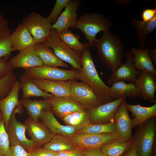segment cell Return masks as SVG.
I'll return each mask as SVG.
<instances>
[{"label": "cell", "mask_w": 156, "mask_h": 156, "mask_svg": "<svg viewBox=\"0 0 156 156\" xmlns=\"http://www.w3.org/2000/svg\"><path fill=\"white\" fill-rule=\"evenodd\" d=\"M126 61L122 64L113 72L107 81V83L111 86L114 83L120 80L127 81L129 83L134 82L140 71L135 68L133 62V55L130 50L126 53Z\"/></svg>", "instance_id": "obj_13"}, {"label": "cell", "mask_w": 156, "mask_h": 156, "mask_svg": "<svg viewBox=\"0 0 156 156\" xmlns=\"http://www.w3.org/2000/svg\"><path fill=\"white\" fill-rule=\"evenodd\" d=\"M131 143L138 156H151L156 143V118L152 117L137 126Z\"/></svg>", "instance_id": "obj_3"}, {"label": "cell", "mask_w": 156, "mask_h": 156, "mask_svg": "<svg viewBox=\"0 0 156 156\" xmlns=\"http://www.w3.org/2000/svg\"><path fill=\"white\" fill-rule=\"evenodd\" d=\"M133 146L131 142L117 139L105 144L100 149L104 156H121Z\"/></svg>", "instance_id": "obj_30"}, {"label": "cell", "mask_w": 156, "mask_h": 156, "mask_svg": "<svg viewBox=\"0 0 156 156\" xmlns=\"http://www.w3.org/2000/svg\"><path fill=\"white\" fill-rule=\"evenodd\" d=\"M44 100L49 102L53 114L61 119L74 112L86 109L82 105L69 97H57L53 95Z\"/></svg>", "instance_id": "obj_14"}, {"label": "cell", "mask_w": 156, "mask_h": 156, "mask_svg": "<svg viewBox=\"0 0 156 156\" xmlns=\"http://www.w3.org/2000/svg\"><path fill=\"white\" fill-rule=\"evenodd\" d=\"M116 127L114 121L105 124H92L88 125L77 131L76 133H110L116 134Z\"/></svg>", "instance_id": "obj_34"}, {"label": "cell", "mask_w": 156, "mask_h": 156, "mask_svg": "<svg viewBox=\"0 0 156 156\" xmlns=\"http://www.w3.org/2000/svg\"><path fill=\"white\" fill-rule=\"evenodd\" d=\"M44 148L51 151L60 152L73 150L76 148L71 139L60 134H55Z\"/></svg>", "instance_id": "obj_32"}, {"label": "cell", "mask_w": 156, "mask_h": 156, "mask_svg": "<svg viewBox=\"0 0 156 156\" xmlns=\"http://www.w3.org/2000/svg\"><path fill=\"white\" fill-rule=\"evenodd\" d=\"M42 43L52 49L56 56L63 61L67 62L78 70L81 68V53L72 49L64 43L55 29H51L49 38Z\"/></svg>", "instance_id": "obj_5"}, {"label": "cell", "mask_w": 156, "mask_h": 156, "mask_svg": "<svg viewBox=\"0 0 156 156\" xmlns=\"http://www.w3.org/2000/svg\"><path fill=\"white\" fill-rule=\"evenodd\" d=\"M90 43L96 48L101 61L112 72L122 64L124 52L122 42L119 37L109 30L103 31L99 38Z\"/></svg>", "instance_id": "obj_2"}, {"label": "cell", "mask_w": 156, "mask_h": 156, "mask_svg": "<svg viewBox=\"0 0 156 156\" xmlns=\"http://www.w3.org/2000/svg\"><path fill=\"white\" fill-rule=\"evenodd\" d=\"M111 21L103 14L94 12L86 13L77 19L73 28L81 30L86 40L91 43L96 39V35L101 31L109 30Z\"/></svg>", "instance_id": "obj_4"}, {"label": "cell", "mask_w": 156, "mask_h": 156, "mask_svg": "<svg viewBox=\"0 0 156 156\" xmlns=\"http://www.w3.org/2000/svg\"><path fill=\"white\" fill-rule=\"evenodd\" d=\"M14 68H22L25 69L41 66L43 63L36 53L33 46L20 51L9 60Z\"/></svg>", "instance_id": "obj_17"}, {"label": "cell", "mask_w": 156, "mask_h": 156, "mask_svg": "<svg viewBox=\"0 0 156 156\" xmlns=\"http://www.w3.org/2000/svg\"><path fill=\"white\" fill-rule=\"evenodd\" d=\"M127 108L134 118L132 120L133 128H135L150 118L156 116V103L151 106L144 107L140 104L131 105L127 103Z\"/></svg>", "instance_id": "obj_25"}, {"label": "cell", "mask_w": 156, "mask_h": 156, "mask_svg": "<svg viewBox=\"0 0 156 156\" xmlns=\"http://www.w3.org/2000/svg\"><path fill=\"white\" fill-rule=\"evenodd\" d=\"M69 81L71 93L69 97L71 99L82 105L88 110L102 104L92 89L88 84L75 80Z\"/></svg>", "instance_id": "obj_9"}, {"label": "cell", "mask_w": 156, "mask_h": 156, "mask_svg": "<svg viewBox=\"0 0 156 156\" xmlns=\"http://www.w3.org/2000/svg\"><path fill=\"white\" fill-rule=\"evenodd\" d=\"M1 113V110L0 109V114Z\"/></svg>", "instance_id": "obj_50"}, {"label": "cell", "mask_w": 156, "mask_h": 156, "mask_svg": "<svg viewBox=\"0 0 156 156\" xmlns=\"http://www.w3.org/2000/svg\"><path fill=\"white\" fill-rule=\"evenodd\" d=\"M11 48L12 51H21L33 46L35 44L33 38L25 26L19 24L10 35Z\"/></svg>", "instance_id": "obj_22"}, {"label": "cell", "mask_w": 156, "mask_h": 156, "mask_svg": "<svg viewBox=\"0 0 156 156\" xmlns=\"http://www.w3.org/2000/svg\"><path fill=\"white\" fill-rule=\"evenodd\" d=\"M127 98L126 96H123L88 110L90 124H105L114 121V115L119 106Z\"/></svg>", "instance_id": "obj_11"}, {"label": "cell", "mask_w": 156, "mask_h": 156, "mask_svg": "<svg viewBox=\"0 0 156 156\" xmlns=\"http://www.w3.org/2000/svg\"><path fill=\"white\" fill-rule=\"evenodd\" d=\"M16 80V77L13 71L0 80V99L8 95Z\"/></svg>", "instance_id": "obj_35"}, {"label": "cell", "mask_w": 156, "mask_h": 156, "mask_svg": "<svg viewBox=\"0 0 156 156\" xmlns=\"http://www.w3.org/2000/svg\"><path fill=\"white\" fill-rule=\"evenodd\" d=\"M83 156H104L100 148L88 149Z\"/></svg>", "instance_id": "obj_45"}, {"label": "cell", "mask_w": 156, "mask_h": 156, "mask_svg": "<svg viewBox=\"0 0 156 156\" xmlns=\"http://www.w3.org/2000/svg\"><path fill=\"white\" fill-rule=\"evenodd\" d=\"M23 124L34 144V148L44 145L55 135L42 122L39 121H35L28 117Z\"/></svg>", "instance_id": "obj_16"}, {"label": "cell", "mask_w": 156, "mask_h": 156, "mask_svg": "<svg viewBox=\"0 0 156 156\" xmlns=\"http://www.w3.org/2000/svg\"><path fill=\"white\" fill-rule=\"evenodd\" d=\"M40 89L53 96L69 97L71 93L70 81H54L41 79H32Z\"/></svg>", "instance_id": "obj_20"}, {"label": "cell", "mask_w": 156, "mask_h": 156, "mask_svg": "<svg viewBox=\"0 0 156 156\" xmlns=\"http://www.w3.org/2000/svg\"><path fill=\"white\" fill-rule=\"evenodd\" d=\"M10 145L3 118L0 120V156H5Z\"/></svg>", "instance_id": "obj_36"}, {"label": "cell", "mask_w": 156, "mask_h": 156, "mask_svg": "<svg viewBox=\"0 0 156 156\" xmlns=\"http://www.w3.org/2000/svg\"><path fill=\"white\" fill-rule=\"evenodd\" d=\"M20 88L19 82L16 80L8 95L5 98L0 99V109L3 115L5 129L14 109L16 107H23L18 99V92Z\"/></svg>", "instance_id": "obj_18"}, {"label": "cell", "mask_w": 156, "mask_h": 156, "mask_svg": "<svg viewBox=\"0 0 156 156\" xmlns=\"http://www.w3.org/2000/svg\"><path fill=\"white\" fill-rule=\"evenodd\" d=\"M81 3L78 0H70L56 22L52 25L51 29H55L60 34L64 31L73 28L77 19V11Z\"/></svg>", "instance_id": "obj_15"}, {"label": "cell", "mask_w": 156, "mask_h": 156, "mask_svg": "<svg viewBox=\"0 0 156 156\" xmlns=\"http://www.w3.org/2000/svg\"><path fill=\"white\" fill-rule=\"evenodd\" d=\"M39 119L54 134H60L71 138L77 131L73 127L60 124L50 109H44L40 115Z\"/></svg>", "instance_id": "obj_19"}, {"label": "cell", "mask_w": 156, "mask_h": 156, "mask_svg": "<svg viewBox=\"0 0 156 156\" xmlns=\"http://www.w3.org/2000/svg\"><path fill=\"white\" fill-rule=\"evenodd\" d=\"M78 71L66 70L43 64L25 69L24 74L32 79H41L54 81L75 80Z\"/></svg>", "instance_id": "obj_8"}, {"label": "cell", "mask_w": 156, "mask_h": 156, "mask_svg": "<svg viewBox=\"0 0 156 156\" xmlns=\"http://www.w3.org/2000/svg\"><path fill=\"white\" fill-rule=\"evenodd\" d=\"M61 40L72 49L81 53L84 48L85 43H82L79 41V35H77L70 29L61 32L60 34Z\"/></svg>", "instance_id": "obj_33"}, {"label": "cell", "mask_w": 156, "mask_h": 156, "mask_svg": "<svg viewBox=\"0 0 156 156\" xmlns=\"http://www.w3.org/2000/svg\"><path fill=\"white\" fill-rule=\"evenodd\" d=\"M131 25L135 28L137 38L141 49L145 47L147 36L156 29V15L151 20L146 22L141 21L137 18L131 22Z\"/></svg>", "instance_id": "obj_27"}, {"label": "cell", "mask_w": 156, "mask_h": 156, "mask_svg": "<svg viewBox=\"0 0 156 156\" xmlns=\"http://www.w3.org/2000/svg\"><path fill=\"white\" fill-rule=\"evenodd\" d=\"M37 55L42 61L43 64L48 66L67 68L68 65L59 59L51 48L46 47L42 43H35L33 45Z\"/></svg>", "instance_id": "obj_26"}, {"label": "cell", "mask_w": 156, "mask_h": 156, "mask_svg": "<svg viewBox=\"0 0 156 156\" xmlns=\"http://www.w3.org/2000/svg\"><path fill=\"white\" fill-rule=\"evenodd\" d=\"M5 156H30L28 152L20 145H10L8 150Z\"/></svg>", "instance_id": "obj_41"}, {"label": "cell", "mask_w": 156, "mask_h": 156, "mask_svg": "<svg viewBox=\"0 0 156 156\" xmlns=\"http://www.w3.org/2000/svg\"><path fill=\"white\" fill-rule=\"evenodd\" d=\"M3 118V115L2 112L0 114V120Z\"/></svg>", "instance_id": "obj_49"}, {"label": "cell", "mask_w": 156, "mask_h": 156, "mask_svg": "<svg viewBox=\"0 0 156 156\" xmlns=\"http://www.w3.org/2000/svg\"><path fill=\"white\" fill-rule=\"evenodd\" d=\"M130 52L133 55V62L136 69L141 72H149L156 75L155 66L149 56L148 46L144 49L135 48L131 49Z\"/></svg>", "instance_id": "obj_24"}, {"label": "cell", "mask_w": 156, "mask_h": 156, "mask_svg": "<svg viewBox=\"0 0 156 156\" xmlns=\"http://www.w3.org/2000/svg\"><path fill=\"white\" fill-rule=\"evenodd\" d=\"M11 32L8 21L0 12V38L10 35Z\"/></svg>", "instance_id": "obj_42"}, {"label": "cell", "mask_w": 156, "mask_h": 156, "mask_svg": "<svg viewBox=\"0 0 156 156\" xmlns=\"http://www.w3.org/2000/svg\"><path fill=\"white\" fill-rule=\"evenodd\" d=\"M70 0H56L54 6L47 19L52 25L54 24L61 14L63 9Z\"/></svg>", "instance_id": "obj_37"}, {"label": "cell", "mask_w": 156, "mask_h": 156, "mask_svg": "<svg viewBox=\"0 0 156 156\" xmlns=\"http://www.w3.org/2000/svg\"><path fill=\"white\" fill-rule=\"evenodd\" d=\"M151 156H156V143L155 144Z\"/></svg>", "instance_id": "obj_48"}, {"label": "cell", "mask_w": 156, "mask_h": 156, "mask_svg": "<svg viewBox=\"0 0 156 156\" xmlns=\"http://www.w3.org/2000/svg\"><path fill=\"white\" fill-rule=\"evenodd\" d=\"M86 151L76 148L73 150L59 152L56 156H83Z\"/></svg>", "instance_id": "obj_44"}, {"label": "cell", "mask_w": 156, "mask_h": 156, "mask_svg": "<svg viewBox=\"0 0 156 156\" xmlns=\"http://www.w3.org/2000/svg\"><path fill=\"white\" fill-rule=\"evenodd\" d=\"M22 23L31 34L35 43L45 42L50 36L52 24L47 18L38 13L31 12L23 19Z\"/></svg>", "instance_id": "obj_7"}, {"label": "cell", "mask_w": 156, "mask_h": 156, "mask_svg": "<svg viewBox=\"0 0 156 156\" xmlns=\"http://www.w3.org/2000/svg\"><path fill=\"white\" fill-rule=\"evenodd\" d=\"M22 106L27 111L29 118L36 121H39L40 114L44 109L51 110L47 100H33L28 99L20 100Z\"/></svg>", "instance_id": "obj_29"}, {"label": "cell", "mask_w": 156, "mask_h": 156, "mask_svg": "<svg viewBox=\"0 0 156 156\" xmlns=\"http://www.w3.org/2000/svg\"><path fill=\"white\" fill-rule=\"evenodd\" d=\"M23 107H16L14 109L5 129L8 136L10 144L20 145L28 152L34 148V144L31 139L26 136V128L24 124L17 120L16 114H21Z\"/></svg>", "instance_id": "obj_6"}, {"label": "cell", "mask_w": 156, "mask_h": 156, "mask_svg": "<svg viewBox=\"0 0 156 156\" xmlns=\"http://www.w3.org/2000/svg\"><path fill=\"white\" fill-rule=\"evenodd\" d=\"M28 152L30 156H56L59 152L52 151L40 147L34 148Z\"/></svg>", "instance_id": "obj_40"}, {"label": "cell", "mask_w": 156, "mask_h": 156, "mask_svg": "<svg viewBox=\"0 0 156 156\" xmlns=\"http://www.w3.org/2000/svg\"><path fill=\"white\" fill-rule=\"evenodd\" d=\"M126 104L125 99L119 106L113 120L116 127V134L119 139L131 142L133 125L132 120L129 116Z\"/></svg>", "instance_id": "obj_12"}, {"label": "cell", "mask_w": 156, "mask_h": 156, "mask_svg": "<svg viewBox=\"0 0 156 156\" xmlns=\"http://www.w3.org/2000/svg\"><path fill=\"white\" fill-rule=\"evenodd\" d=\"M12 51L10 35L0 38V57L11 54Z\"/></svg>", "instance_id": "obj_39"}, {"label": "cell", "mask_w": 156, "mask_h": 156, "mask_svg": "<svg viewBox=\"0 0 156 156\" xmlns=\"http://www.w3.org/2000/svg\"><path fill=\"white\" fill-rule=\"evenodd\" d=\"M156 15V8H146L142 12L141 17L143 22L149 21Z\"/></svg>", "instance_id": "obj_43"}, {"label": "cell", "mask_w": 156, "mask_h": 156, "mask_svg": "<svg viewBox=\"0 0 156 156\" xmlns=\"http://www.w3.org/2000/svg\"><path fill=\"white\" fill-rule=\"evenodd\" d=\"M11 54L0 57V80L3 78L14 69L9 60Z\"/></svg>", "instance_id": "obj_38"}, {"label": "cell", "mask_w": 156, "mask_h": 156, "mask_svg": "<svg viewBox=\"0 0 156 156\" xmlns=\"http://www.w3.org/2000/svg\"><path fill=\"white\" fill-rule=\"evenodd\" d=\"M91 44L85 43L81 53V68L75 78L88 84L92 89L102 104L112 101L110 95L109 87L99 77L96 69L91 52Z\"/></svg>", "instance_id": "obj_1"}, {"label": "cell", "mask_w": 156, "mask_h": 156, "mask_svg": "<svg viewBox=\"0 0 156 156\" xmlns=\"http://www.w3.org/2000/svg\"><path fill=\"white\" fill-rule=\"evenodd\" d=\"M134 83L139 89L142 98L151 102L156 103V75L149 72L140 71Z\"/></svg>", "instance_id": "obj_21"}, {"label": "cell", "mask_w": 156, "mask_h": 156, "mask_svg": "<svg viewBox=\"0 0 156 156\" xmlns=\"http://www.w3.org/2000/svg\"><path fill=\"white\" fill-rule=\"evenodd\" d=\"M19 79L20 88L23 91L21 99H28L31 97H42L44 99L53 96L39 88L31 78L24 74L20 76Z\"/></svg>", "instance_id": "obj_28"}, {"label": "cell", "mask_w": 156, "mask_h": 156, "mask_svg": "<svg viewBox=\"0 0 156 156\" xmlns=\"http://www.w3.org/2000/svg\"><path fill=\"white\" fill-rule=\"evenodd\" d=\"M62 119L66 125L73 127L77 132L90 124L89 114L86 109L74 112Z\"/></svg>", "instance_id": "obj_31"}, {"label": "cell", "mask_w": 156, "mask_h": 156, "mask_svg": "<svg viewBox=\"0 0 156 156\" xmlns=\"http://www.w3.org/2000/svg\"><path fill=\"white\" fill-rule=\"evenodd\" d=\"M149 54L155 66H156V50L149 49Z\"/></svg>", "instance_id": "obj_47"}, {"label": "cell", "mask_w": 156, "mask_h": 156, "mask_svg": "<svg viewBox=\"0 0 156 156\" xmlns=\"http://www.w3.org/2000/svg\"><path fill=\"white\" fill-rule=\"evenodd\" d=\"M109 90L112 100H116L123 96L133 98H142L139 89L134 82L126 83L125 81H118L109 87Z\"/></svg>", "instance_id": "obj_23"}, {"label": "cell", "mask_w": 156, "mask_h": 156, "mask_svg": "<svg viewBox=\"0 0 156 156\" xmlns=\"http://www.w3.org/2000/svg\"><path fill=\"white\" fill-rule=\"evenodd\" d=\"M76 148L83 150L101 148L105 144L119 139L115 134L110 133H76L70 138Z\"/></svg>", "instance_id": "obj_10"}, {"label": "cell", "mask_w": 156, "mask_h": 156, "mask_svg": "<svg viewBox=\"0 0 156 156\" xmlns=\"http://www.w3.org/2000/svg\"><path fill=\"white\" fill-rule=\"evenodd\" d=\"M121 156H138L136 151L132 147L127 151Z\"/></svg>", "instance_id": "obj_46"}]
</instances>
